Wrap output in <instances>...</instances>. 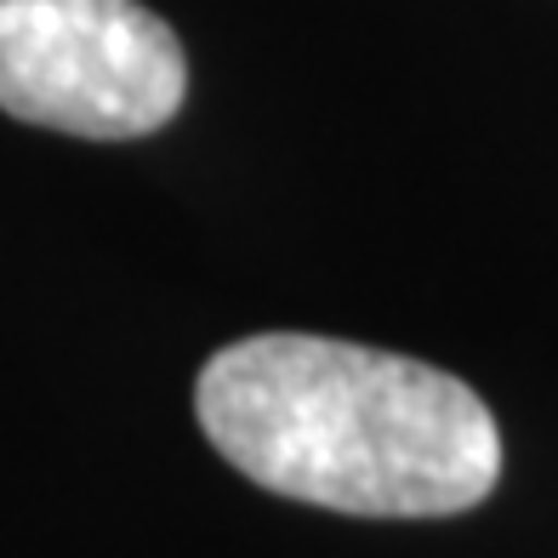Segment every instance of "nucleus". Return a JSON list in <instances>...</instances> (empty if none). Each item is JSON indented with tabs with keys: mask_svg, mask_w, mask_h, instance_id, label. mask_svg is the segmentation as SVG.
<instances>
[{
	"mask_svg": "<svg viewBox=\"0 0 558 558\" xmlns=\"http://www.w3.org/2000/svg\"><path fill=\"white\" fill-rule=\"evenodd\" d=\"M194 411L251 485L337 513L445 519L501 478V434L468 383L337 337L228 342L199 371Z\"/></svg>",
	"mask_w": 558,
	"mask_h": 558,
	"instance_id": "1",
	"label": "nucleus"
},
{
	"mask_svg": "<svg viewBox=\"0 0 558 558\" xmlns=\"http://www.w3.org/2000/svg\"><path fill=\"white\" fill-rule=\"evenodd\" d=\"M189 58L137 0H0V109L69 137H148L183 109Z\"/></svg>",
	"mask_w": 558,
	"mask_h": 558,
	"instance_id": "2",
	"label": "nucleus"
}]
</instances>
